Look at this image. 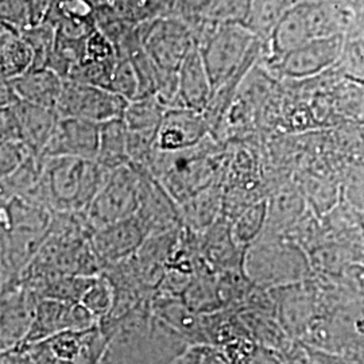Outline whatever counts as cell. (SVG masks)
Masks as SVG:
<instances>
[{
  "mask_svg": "<svg viewBox=\"0 0 364 364\" xmlns=\"http://www.w3.org/2000/svg\"><path fill=\"white\" fill-rule=\"evenodd\" d=\"M117 321L102 364H171L191 348L186 340L153 313L151 301Z\"/></svg>",
  "mask_w": 364,
  "mask_h": 364,
  "instance_id": "cell-1",
  "label": "cell"
},
{
  "mask_svg": "<svg viewBox=\"0 0 364 364\" xmlns=\"http://www.w3.org/2000/svg\"><path fill=\"white\" fill-rule=\"evenodd\" d=\"M50 3H52V0H26L31 25H37V23L43 22L48 10L50 7Z\"/></svg>",
  "mask_w": 364,
  "mask_h": 364,
  "instance_id": "cell-25",
  "label": "cell"
},
{
  "mask_svg": "<svg viewBox=\"0 0 364 364\" xmlns=\"http://www.w3.org/2000/svg\"><path fill=\"white\" fill-rule=\"evenodd\" d=\"M308 351L320 364H363V355L359 353H335V352L320 351L308 347Z\"/></svg>",
  "mask_w": 364,
  "mask_h": 364,
  "instance_id": "cell-22",
  "label": "cell"
},
{
  "mask_svg": "<svg viewBox=\"0 0 364 364\" xmlns=\"http://www.w3.org/2000/svg\"><path fill=\"white\" fill-rule=\"evenodd\" d=\"M284 364H320L308 351L306 346L299 340H294L287 351L281 353Z\"/></svg>",
  "mask_w": 364,
  "mask_h": 364,
  "instance_id": "cell-23",
  "label": "cell"
},
{
  "mask_svg": "<svg viewBox=\"0 0 364 364\" xmlns=\"http://www.w3.org/2000/svg\"><path fill=\"white\" fill-rule=\"evenodd\" d=\"M18 103V97L9 80L0 78V108H11Z\"/></svg>",
  "mask_w": 364,
  "mask_h": 364,
  "instance_id": "cell-26",
  "label": "cell"
},
{
  "mask_svg": "<svg viewBox=\"0 0 364 364\" xmlns=\"http://www.w3.org/2000/svg\"><path fill=\"white\" fill-rule=\"evenodd\" d=\"M28 156V150L19 139L0 142V182L19 169Z\"/></svg>",
  "mask_w": 364,
  "mask_h": 364,
  "instance_id": "cell-20",
  "label": "cell"
},
{
  "mask_svg": "<svg viewBox=\"0 0 364 364\" xmlns=\"http://www.w3.org/2000/svg\"><path fill=\"white\" fill-rule=\"evenodd\" d=\"M19 139L13 108H0V142Z\"/></svg>",
  "mask_w": 364,
  "mask_h": 364,
  "instance_id": "cell-24",
  "label": "cell"
},
{
  "mask_svg": "<svg viewBox=\"0 0 364 364\" xmlns=\"http://www.w3.org/2000/svg\"><path fill=\"white\" fill-rule=\"evenodd\" d=\"M0 22L18 33L30 26L26 0H0Z\"/></svg>",
  "mask_w": 364,
  "mask_h": 364,
  "instance_id": "cell-21",
  "label": "cell"
},
{
  "mask_svg": "<svg viewBox=\"0 0 364 364\" xmlns=\"http://www.w3.org/2000/svg\"><path fill=\"white\" fill-rule=\"evenodd\" d=\"M164 114L159 105L147 96L129 103L123 120L129 131H156Z\"/></svg>",
  "mask_w": 364,
  "mask_h": 364,
  "instance_id": "cell-18",
  "label": "cell"
},
{
  "mask_svg": "<svg viewBox=\"0 0 364 364\" xmlns=\"http://www.w3.org/2000/svg\"><path fill=\"white\" fill-rule=\"evenodd\" d=\"M135 216L141 223L146 237L173 232L182 227L178 204L156 177L144 170H141L139 204Z\"/></svg>",
  "mask_w": 364,
  "mask_h": 364,
  "instance_id": "cell-6",
  "label": "cell"
},
{
  "mask_svg": "<svg viewBox=\"0 0 364 364\" xmlns=\"http://www.w3.org/2000/svg\"><path fill=\"white\" fill-rule=\"evenodd\" d=\"M109 170L95 161L55 156L41 161L38 183L43 200L60 213H84Z\"/></svg>",
  "mask_w": 364,
  "mask_h": 364,
  "instance_id": "cell-2",
  "label": "cell"
},
{
  "mask_svg": "<svg viewBox=\"0 0 364 364\" xmlns=\"http://www.w3.org/2000/svg\"><path fill=\"white\" fill-rule=\"evenodd\" d=\"M243 270L251 284L274 289L308 279L312 267L305 250L289 236L263 231L246 248Z\"/></svg>",
  "mask_w": 364,
  "mask_h": 364,
  "instance_id": "cell-3",
  "label": "cell"
},
{
  "mask_svg": "<svg viewBox=\"0 0 364 364\" xmlns=\"http://www.w3.org/2000/svg\"><path fill=\"white\" fill-rule=\"evenodd\" d=\"M127 135L129 130L123 117L102 123L99 134V150L95 162L109 171L127 165Z\"/></svg>",
  "mask_w": 364,
  "mask_h": 364,
  "instance_id": "cell-14",
  "label": "cell"
},
{
  "mask_svg": "<svg viewBox=\"0 0 364 364\" xmlns=\"http://www.w3.org/2000/svg\"><path fill=\"white\" fill-rule=\"evenodd\" d=\"M33 53V66L31 69H43L48 65L52 55L55 39V30L48 22H41L23 28L19 33Z\"/></svg>",
  "mask_w": 364,
  "mask_h": 364,
  "instance_id": "cell-17",
  "label": "cell"
},
{
  "mask_svg": "<svg viewBox=\"0 0 364 364\" xmlns=\"http://www.w3.org/2000/svg\"><path fill=\"white\" fill-rule=\"evenodd\" d=\"M10 84L18 100L55 111L63 78L50 69H30L25 75L10 80Z\"/></svg>",
  "mask_w": 364,
  "mask_h": 364,
  "instance_id": "cell-12",
  "label": "cell"
},
{
  "mask_svg": "<svg viewBox=\"0 0 364 364\" xmlns=\"http://www.w3.org/2000/svg\"><path fill=\"white\" fill-rule=\"evenodd\" d=\"M114 287L103 274L93 278L78 304H81L95 318L105 317L114 306Z\"/></svg>",
  "mask_w": 364,
  "mask_h": 364,
  "instance_id": "cell-19",
  "label": "cell"
},
{
  "mask_svg": "<svg viewBox=\"0 0 364 364\" xmlns=\"http://www.w3.org/2000/svg\"><path fill=\"white\" fill-rule=\"evenodd\" d=\"M141 170L130 164L111 170L82 213L92 232L134 216L139 204Z\"/></svg>",
  "mask_w": 364,
  "mask_h": 364,
  "instance_id": "cell-4",
  "label": "cell"
},
{
  "mask_svg": "<svg viewBox=\"0 0 364 364\" xmlns=\"http://www.w3.org/2000/svg\"><path fill=\"white\" fill-rule=\"evenodd\" d=\"M208 131L207 120L198 112L174 108L165 112L156 129V147L164 153H178L193 149Z\"/></svg>",
  "mask_w": 364,
  "mask_h": 364,
  "instance_id": "cell-9",
  "label": "cell"
},
{
  "mask_svg": "<svg viewBox=\"0 0 364 364\" xmlns=\"http://www.w3.org/2000/svg\"><path fill=\"white\" fill-rule=\"evenodd\" d=\"M198 251L205 264L215 274L243 266L245 251L231 234V224L220 216L207 230L197 234Z\"/></svg>",
  "mask_w": 364,
  "mask_h": 364,
  "instance_id": "cell-10",
  "label": "cell"
},
{
  "mask_svg": "<svg viewBox=\"0 0 364 364\" xmlns=\"http://www.w3.org/2000/svg\"><path fill=\"white\" fill-rule=\"evenodd\" d=\"M127 105V100L112 92L90 84L63 80L55 114L58 117H75L102 124L123 117Z\"/></svg>",
  "mask_w": 364,
  "mask_h": 364,
  "instance_id": "cell-5",
  "label": "cell"
},
{
  "mask_svg": "<svg viewBox=\"0 0 364 364\" xmlns=\"http://www.w3.org/2000/svg\"><path fill=\"white\" fill-rule=\"evenodd\" d=\"M100 124L75 117H58L52 135L45 146L42 159L70 156L95 161L99 150Z\"/></svg>",
  "mask_w": 364,
  "mask_h": 364,
  "instance_id": "cell-7",
  "label": "cell"
},
{
  "mask_svg": "<svg viewBox=\"0 0 364 364\" xmlns=\"http://www.w3.org/2000/svg\"><path fill=\"white\" fill-rule=\"evenodd\" d=\"M267 220V200H260L243 209L235 216L231 224V234L236 245L243 250L254 243L264 231Z\"/></svg>",
  "mask_w": 364,
  "mask_h": 364,
  "instance_id": "cell-15",
  "label": "cell"
},
{
  "mask_svg": "<svg viewBox=\"0 0 364 364\" xmlns=\"http://www.w3.org/2000/svg\"><path fill=\"white\" fill-rule=\"evenodd\" d=\"M146 234L136 216L117 221L95 230L91 234V247L100 267L114 266L132 258L144 245Z\"/></svg>",
  "mask_w": 364,
  "mask_h": 364,
  "instance_id": "cell-8",
  "label": "cell"
},
{
  "mask_svg": "<svg viewBox=\"0 0 364 364\" xmlns=\"http://www.w3.org/2000/svg\"><path fill=\"white\" fill-rule=\"evenodd\" d=\"M223 193L216 183L180 204L182 225L196 234L207 230L221 216Z\"/></svg>",
  "mask_w": 364,
  "mask_h": 364,
  "instance_id": "cell-13",
  "label": "cell"
},
{
  "mask_svg": "<svg viewBox=\"0 0 364 364\" xmlns=\"http://www.w3.org/2000/svg\"><path fill=\"white\" fill-rule=\"evenodd\" d=\"M33 66V53L21 36L9 41L0 52V77L13 80L28 72Z\"/></svg>",
  "mask_w": 364,
  "mask_h": 364,
  "instance_id": "cell-16",
  "label": "cell"
},
{
  "mask_svg": "<svg viewBox=\"0 0 364 364\" xmlns=\"http://www.w3.org/2000/svg\"><path fill=\"white\" fill-rule=\"evenodd\" d=\"M11 108L18 126L19 141L25 144L30 156H34L39 162L58 119L55 111L28 105L21 100H18V103Z\"/></svg>",
  "mask_w": 364,
  "mask_h": 364,
  "instance_id": "cell-11",
  "label": "cell"
}]
</instances>
